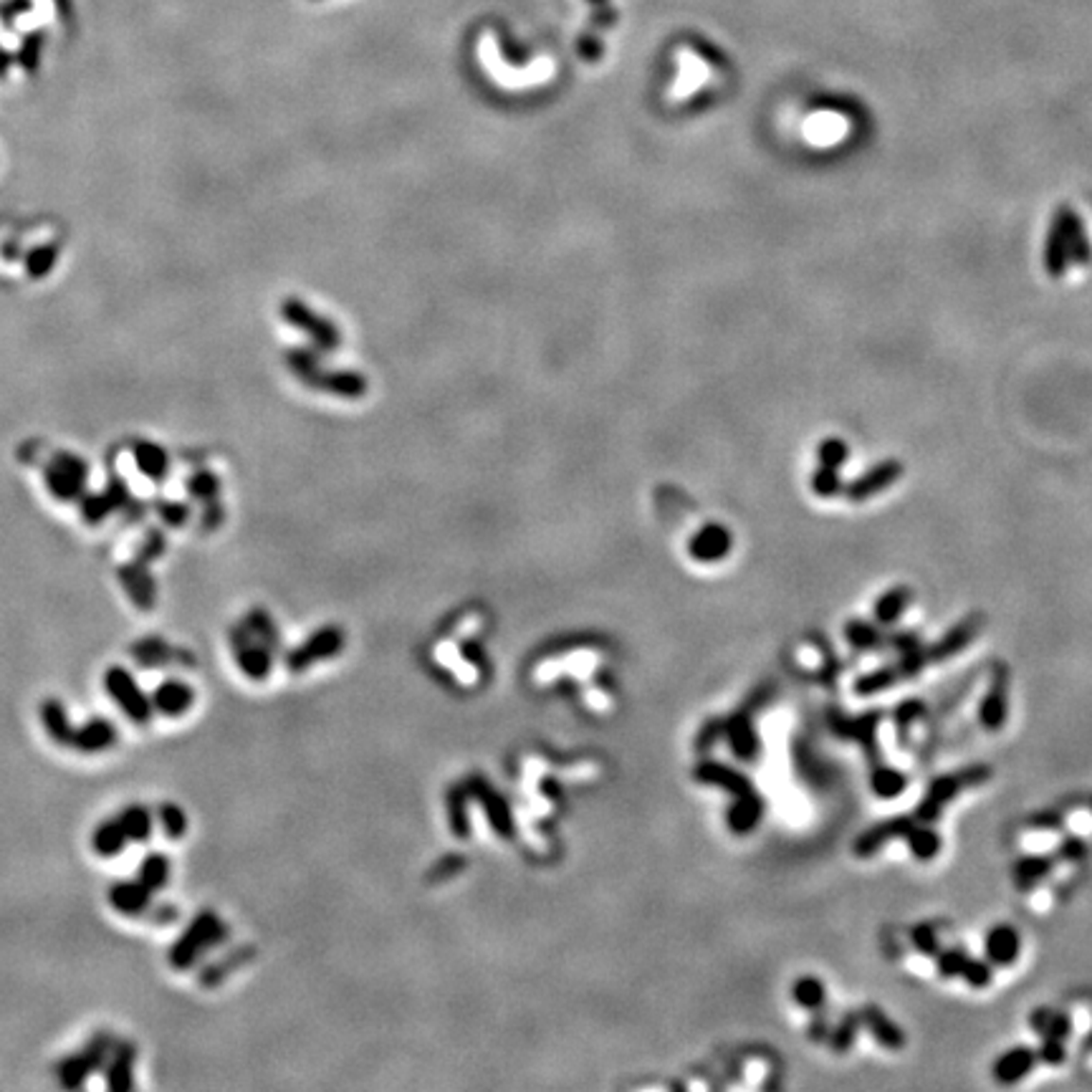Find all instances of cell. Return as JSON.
<instances>
[{"label": "cell", "mask_w": 1092, "mask_h": 1092, "mask_svg": "<svg viewBox=\"0 0 1092 1092\" xmlns=\"http://www.w3.org/2000/svg\"><path fill=\"white\" fill-rule=\"evenodd\" d=\"M119 824H122L127 839L142 842V839L150 837V832H152V815H150L145 807H137V804H134V807L124 809L122 815H119Z\"/></svg>", "instance_id": "cell-31"}, {"label": "cell", "mask_w": 1092, "mask_h": 1092, "mask_svg": "<svg viewBox=\"0 0 1092 1092\" xmlns=\"http://www.w3.org/2000/svg\"><path fill=\"white\" fill-rule=\"evenodd\" d=\"M92 842L97 854H101V857H114V854L122 853L124 845H127V835H124L119 819H112V822H104L97 827Z\"/></svg>", "instance_id": "cell-27"}, {"label": "cell", "mask_w": 1092, "mask_h": 1092, "mask_svg": "<svg viewBox=\"0 0 1092 1092\" xmlns=\"http://www.w3.org/2000/svg\"><path fill=\"white\" fill-rule=\"evenodd\" d=\"M150 898H152V890H147L139 880L137 883H114L112 885V892H109L112 906L119 913H124V916H142V913H147Z\"/></svg>", "instance_id": "cell-16"}, {"label": "cell", "mask_w": 1092, "mask_h": 1092, "mask_svg": "<svg viewBox=\"0 0 1092 1092\" xmlns=\"http://www.w3.org/2000/svg\"><path fill=\"white\" fill-rule=\"evenodd\" d=\"M48 488L56 499H77L86 481V466L69 453L56 455V461L46 470Z\"/></svg>", "instance_id": "cell-7"}, {"label": "cell", "mask_w": 1092, "mask_h": 1092, "mask_svg": "<svg viewBox=\"0 0 1092 1092\" xmlns=\"http://www.w3.org/2000/svg\"><path fill=\"white\" fill-rule=\"evenodd\" d=\"M195 693L190 691V685L180 683V680H167L162 683L152 696V708L165 715H183L187 708L193 706Z\"/></svg>", "instance_id": "cell-15"}, {"label": "cell", "mask_w": 1092, "mask_h": 1092, "mask_svg": "<svg viewBox=\"0 0 1092 1092\" xmlns=\"http://www.w3.org/2000/svg\"><path fill=\"white\" fill-rule=\"evenodd\" d=\"M169 877V860L162 854H150L142 865H139V883L145 885L147 890H160L167 885Z\"/></svg>", "instance_id": "cell-32"}, {"label": "cell", "mask_w": 1092, "mask_h": 1092, "mask_svg": "<svg viewBox=\"0 0 1092 1092\" xmlns=\"http://www.w3.org/2000/svg\"><path fill=\"white\" fill-rule=\"evenodd\" d=\"M289 361H291V370L296 372L304 382H308L311 387H322L326 393L346 395V397H360V395L367 390V382H361L357 375H346V372L344 375H342V372L322 375V372H316L314 360H311L307 352H291L289 354Z\"/></svg>", "instance_id": "cell-3"}, {"label": "cell", "mask_w": 1092, "mask_h": 1092, "mask_svg": "<svg viewBox=\"0 0 1092 1092\" xmlns=\"http://www.w3.org/2000/svg\"><path fill=\"white\" fill-rule=\"evenodd\" d=\"M847 640H850L854 647H860V650H877V647L885 643L883 632L877 630L875 625L860 623V620H854V623L847 625Z\"/></svg>", "instance_id": "cell-34"}, {"label": "cell", "mask_w": 1092, "mask_h": 1092, "mask_svg": "<svg viewBox=\"0 0 1092 1092\" xmlns=\"http://www.w3.org/2000/svg\"><path fill=\"white\" fill-rule=\"evenodd\" d=\"M966 961H969V956L963 954L961 948H951V951H943V954L939 951L941 977H946V978L961 977V971H963V966H966Z\"/></svg>", "instance_id": "cell-42"}, {"label": "cell", "mask_w": 1092, "mask_h": 1092, "mask_svg": "<svg viewBox=\"0 0 1092 1092\" xmlns=\"http://www.w3.org/2000/svg\"><path fill=\"white\" fill-rule=\"evenodd\" d=\"M845 461H847L845 440H839V438L822 440V446H819V463H822V466L839 468V466H842Z\"/></svg>", "instance_id": "cell-40"}, {"label": "cell", "mask_w": 1092, "mask_h": 1092, "mask_svg": "<svg viewBox=\"0 0 1092 1092\" xmlns=\"http://www.w3.org/2000/svg\"><path fill=\"white\" fill-rule=\"evenodd\" d=\"M860 1016H845V1022H842V1027L837 1030V1034H835V1047L837 1049H845V1047L853 1045L854 1034H857V1030H860Z\"/></svg>", "instance_id": "cell-47"}, {"label": "cell", "mask_w": 1092, "mask_h": 1092, "mask_svg": "<svg viewBox=\"0 0 1092 1092\" xmlns=\"http://www.w3.org/2000/svg\"><path fill=\"white\" fill-rule=\"evenodd\" d=\"M916 824H918L916 817L907 815L890 817V819H885V822L872 824L868 832H862L860 837H857V842H854V853L860 854V857H870V854L880 853L890 839L907 837Z\"/></svg>", "instance_id": "cell-8"}, {"label": "cell", "mask_w": 1092, "mask_h": 1092, "mask_svg": "<svg viewBox=\"0 0 1092 1092\" xmlns=\"http://www.w3.org/2000/svg\"><path fill=\"white\" fill-rule=\"evenodd\" d=\"M910 939H913V946L921 951V954L925 956H939V936H936V928L928 924L924 925H916L913 928V933H910Z\"/></svg>", "instance_id": "cell-41"}, {"label": "cell", "mask_w": 1092, "mask_h": 1092, "mask_svg": "<svg viewBox=\"0 0 1092 1092\" xmlns=\"http://www.w3.org/2000/svg\"><path fill=\"white\" fill-rule=\"evenodd\" d=\"M225 939V924L213 913L205 910L195 918L193 924L187 925V931L175 941V946L169 951V961L175 969H190L198 959H201L208 948Z\"/></svg>", "instance_id": "cell-2"}, {"label": "cell", "mask_w": 1092, "mask_h": 1092, "mask_svg": "<svg viewBox=\"0 0 1092 1092\" xmlns=\"http://www.w3.org/2000/svg\"><path fill=\"white\" fill-rule=\"evenodd\" d=\"M160 822L162 830L169 839H180L187 830V817L177 804H162L160 807Z\"/></svg>", "instance_id": "cell-36"}, {"label": "cell", "mask_w": 1092, "mask_h": 1092, "mask_svg": "<svg viewBox=\"0 0 1092 1092\" xmlns=\"http://www.w3.org/2000/svg\"><path fill=\"white\" fill-rule=\"evenodd\" d=\"M172 653H175L172 645H167V643L160 638L139 640V643H134V647H132V658H134L139 665H147V668L165 665V662L172 660Z\"/></svg>", "instance_id": "cell-29"}, {"label": "cell", "mask_w": 1092, "mask_h": 1092, "mask_svg": "<svg viewBox=\"0 0 1092 1092\" xmlns=\"http://www.w3.org/2000/svg\"><path fill=\"white\" fill-rule=\"evenodd\" d=\"M877 723H880V713H868L862 715V718H854V721H845L842 726V733L845 736H853V739L862 741V747H868L870 756L872 759H877V744H875V733H877Z\"/></svg>", "instance_id": "cell-30"}, {"label": "cell", "mask_w": 1092, "mask_h": 1092, "mask_svg": "<svg viewBox=\"0 0 1092 1092\" xmlns=\"http://www.w3.org/2000/svg\"><path fill=\"white\" fill-rule=\"evenodd\" d=\"M906 839L907 845H910V853H913V857H918V860L928 862L933 860V857H939L941 835L933 830L928 822H918Z\"/></svg>", "instance_id": "cell-25"}, {"label": "cell", "mask_w": 1092, "mask_h": 1092, "mask_svg": "<svg viewBox=\"0 0 1092 1092\" xmlns=\"http://www.w3.org/2000/svg\"><path fill=\"white\" fill-rule=\"evenodd\" d=\"M41 718H44V726H46V731L51 733V739L56 744H74L77 729L69 723V715H66L59 700H46L41 706Z\"/></svg>", "instance_id": "cell-23"}, {"label": "cell", "mask_w": 1092, "mask_h": 1092, "mask_svg": "<svg viewBox=\"0 0 1092 1092\" xmlns=\"http://www.w3.org/2000/svg\"><path fill=\"white\" fill-rule=\"evenodd\" d=\"M1072 1034V1022H1069V1016L1060 1014V1012H1052V1016H1049V1024H1047V1030L1042 1031V1037H1054V1039H1065Z\"/></svg>", "instance_id": "cell-46"}, {"label": "cell", "mask_w": 1092, "mask_h": 1092, "mask_svg": "<svg viewBox=\"0 0 1092 1092\" xmlns=\"http://www.w3.org/2000/svg\"><path fill=\"white\" fill-rule=\"evenodd\" d=\"M895 680H900V673L895 665H890V668H880V670H872V673H868V676H862L860 680H857V693L860 696H875V693L885 691V688H890Z\"/></svg>", "instance_id": "cell-35"}, {"label": "cell", "mask_w": 1092, "mask_h": 1092, "mask_svg": "<svg viewBox=\"0 0 1092 1092\" xmlns=\"http://www.w3.org/2000/svg\"><path fill=\"white\" fill-rule=\"evenodd\" d=\"M1019 948H1022V939L1012 925H996L986 933L984 951L986 959L996 966H1009L1019 959Z\"/></svg>", "instance_id": "cell-11"}, {"label": "cell", "mask_w": 1092, "mask_h": 1092, "mask_svg": "<svg viewBox=\"0 0 1092 1092\" xmlns=\"http://www.w3.org/2000/svg\"><path fill=\"white\" fill-rule=\"evenodd\" d=\"M1084 845L1080 842V839H1067L1065 845L1060 847V857H1065V860H1080V857H1084Z\"/></svg>", "instance_id": "cell-51"}, {"label": "cell", "mask_w": 1092, "mask_h": 1092, "mask_svg": "<svg viewBox=\"0 0 1092 1092\" xmlns=\"http://www.w3.org/2000/svg\"><path fill=\"white\" fill-rule=\"evenodd\" d=\"M992 779V769L989 766H984V764H977V766H966V769L956 771V774H943V777H936L928 784V789H925L924 800L918 801L916 807V819L918 822H928L933 824L936 819L941 817V812H943V807H946L948 801L956 800L959 794L963 792V789H971V786L977 784H984V782H989Z\"/></svg>", "instance_id": "cell-1"}, {"label": "cell", "mask_w": 1092, "mask_h": 1092, "mask_svg": "<svg viewBox=\"0 0 1092 1092\" xmlns=\"http://www.w3.org/2000/svg\"><path fill=\"white\" fill-rule=\"evenodd\" d=\"M1054 218L1060 220L1062 231H1065V238H1067L1069 255H1072V261L1075 263L1090 261L1092 254H1090V246H1087V236H1084V231H1083V223H1080V216H1077L1075 210L1060 208Z\"/></svg>", "instance_id": "cell-20"}, {"label": "cell", "mask_w": 1092, "mask_h": 1092, "mask_svg": "<svg viewBox=\"0 0 1092 1092\" xmlns=\"http://www.w3.org/2000/svg\"><path fill=\"white\" fill-rule=\"evenodd\" d=\"M281 316H286V319H289V324H291V326H296V329L307 331L308 337L314 339V344L322 346V349H334V346L339 344V331L334 329V326H331L326 319L316 316L314 311H311L307 304H301V301H296V299L284 301V307H281Z\"/></svg>", "instance_id": "cell-6"}, {"label": "cell", "mask_w": 1092, "mask_h": 1092, "mask_svg": "<svg viewBox=\"0 0 1092 1092\" xmlns=\"http://www.w3.org/2000/svg\"><path fill=\"white\" fill-rule=\"evenodd\" d=\"M812 488H815V493H819V496H835V493L839 491L837 468L822 466V468L815 473V478H812Z\"/></svg>", "instance_id": "cell-43"}, {"label": "cell", "mask_w": 1092, "mask_h": 1092, "mask_svg": "<svg viewBox=\"0 0 1092 1092\" xmlns=\"http://www.w3.org/2000/svg\"><path fill=\"white\" fill-rule=\"evenodd\" d=\"M906 784H907L906 774L895 769V766H883V764H877L875 769L870 771V786H872V792H875L877 797H883V800H895V797H900V794L906 792Z\"/></svg>", "instance_id": "cell-24"}, {"label": "cell", "mask_w": 1092, "mask_h": 1092, "mask_svg": "<svg viewBox=\"0 0 1092 1092\" xmlns=\"http://www.w3.org/2000/svg\"><path fill=\"white\" fill-rule=\"evenodd\" d=\"M233 647H236V655H238L240 670L246 676L263 678L269 673V655H266V650L251 643L246 627H236V632H233Z\"/></svg>", "instance_id": "cell-17"}, {"label": "cell", "mask_w": 1092, "mask_h": 1092, "mask_svg": "<svg viewBox=\"0 0 1092 1092\" xmlns=\"http://www.w3.org/2000/svg\"><path fill=\"white\" fill-rule=\"evenodd\" d=\"M1049 1016H1052V1009H1045V1007H1042V1009H1037V1012H1034V1014L1030 1016V1024H1031V1027H1034V1030L1039 1031V1034H1042V1031L1047 1030V1024H1049Z\"/></svg>", "instance_id": "cell-52"}, {"label": "cell", "mask_w": 1092, "mask_h": 1092, "mask_svg": "<svg viewBox=\"0 0 1092 1092\" xmlns=\"http://www.w3.org/2000/svg\"><path fill=\"white\" fill-rule=\"evenodd\" d=\"M127 501V491H124V485L119 484H112V488H109L104 496H92V499L84 501V506H81V511H84L86 521H101L104 516H109V511L112 508H119Z\"/></svg>", "instance_id": "cell-28"}, {"label": "cell", "mask_w": 1092, "mask_h": 1092, "mask_svg": "<svg viewBox=\"0 0 1092 1092\" xmlns=\"http://www.w3.org/2000/svg\"><path fill=\"white\" fill-rule=\"evenodd\" d=\"M977 635H978V617H969L966 623L956 625L954 630L948 632V635H943L936 645L928 647V660L941 662L948 660V658H954V655L961 653L963 647L969 645Z\"/></svg>", "instance_id": "cell-13"}, {"label": "cell", "mask_w": 1092, "mask_h": 1092, "mask_svg": "<svg viewBox=\"0 0 1092 1092\" xmlns=\"http://www.w3.org/2000/svg\"><path fill=\"white\" fill-rule=\"evenodd\" d=\"M860 1022L865 1024L870 1034H872L880 1045L888 1047V1049H900V1047L906 1045V1037H903V1031H900L898 1024L892 1022L890 1016H885L877 1007L862 1009Z\"/></svg>", "instance_id": "cell-18"}, {"label": "cell", "mask_w": 1092, "mask_h": 1092, "mask_svg": "<svg viewBox=\"0 0 1092 1092\" xmlns=\"http://www.w3.org/2000/svg\"><path fill=\"white\" fill-rule=\"evenodd\" d=\"M978 718L984 723L989 731H999L1004 721H1007V673L999 670V676L994 680V685L986 693V698L981 700V711Z\"/></svg>", "instance_id": "cell-14"}, {"label": "cell", "mask_w": 1092, "mask_h": 1092, "mask_svg": "<svg viewBox=\"0 0 1092 1092\" xmlns=\"http://www.w3.org/2000/svg\"><path fill=\"white\" fill-rule=\"evenodd\" d=\"M1067 261H1069L1067 238H1065V231H1062L1060 220L1054 218L1052 228L1047 233V248H1045L1047 273L1054 278H1060L1062 273H1065V269H1067Z\"/></svg>", "instance_id": "cell-21"}, {"label": "cell", "mask_w": 1092, "mask_h": 1092, "mask_svg": "<svg viewBox=\"0 0 1092 1092\" xmlns=\"http://www.w3.org/2000/svg\"><path fill=\"white\" fill-rule=\"evenodd\" d=\"M56 254H59V248L56 246H44L31 251V255H28V273H31L33 278L46 276L48 271H51V266H54Z\"/></svg>", "instance_id": "cell-38"}, {"label": "cell", "mask_w": 1092, "mask_h": 1092, "mask_svg": "<svg viewBox=\"0 0 1092 1092\" xmlns=\"http://www.w3.org/2000/svg\"><path fill=\"white\" fill-rule=\"evenodd\" d=\"M924 715V703H918V700H913V703H903V706L898 708V713H895V721H898L900 731H906L907 723H913L916 718H921Z\"/></svg>", "instance_id": "cell-49"}, {"label": "cell", "mask_w": 1092, "mask_h": 1092, "mask_svg": "<svg viewBox=\"0 0 1092 1092\" xmlns=\"http://www.w3.org/2000/svg\"><path fill=\"white\" fill-rule=\"evenodd\" d=\"M119 579H122L124 590L132 597V602L139 609H152L154 605V579L150 577L145 562H132L119 570Z\"/></svg>", "instance_id": "cell-12"}, {"label": "cell", "mask_w": 1092, "mask_h": 1092, "mask_svg": "<svg viewBox=\"0 0 1092 1092\" xmlns=\"http://www.w3.org/2000/svg\"><path fill=\"white\" fill-rule=\"evenodd\" d=\"M1065 1057H1067V1052H1065V1042L1062 1039L1045 1037L1042 1047L1037 1049V1060L1047 1062V1065H1062Z\"/></svg>", "instance_id": "cell-44"}, {"label": "cell", "mask_w": 1092, "mask_h": 1092, "mask_svg": "<svg viewBox=\"0 0 1092 1092\" xmlns=\"http://www.w3.org/2000/svg\"><path fill=\"white\" fill-rule=\"evenodd\" d=\"M134 455H137L139 470H145L150 478H162L167 473V455L152 443H139Z\"/></svg>", "instance_id": "cell-33"}, {"label": "cell", "mask_w": 1092, "mask_h": 1092, "mask_svg": "<svg viewBox=\"0 0 1092 1092\" xmlns=\"http://www.w3.org/2000/svg\"><path fill=\"white\" fill-rule=\"evenodd\" d=\"M961 977L966 978V981H969L974 989H984V986L992 984L994 971H992V966H989L986 961H981V959H969V961H966V966H963Z\"/></svg>", "instance_id": "cell-37"}, {"label": "cell", "mask_w": 1092, "mask_h": 1092, "mask_svg": "<svg viewBox=\"0 0 1092 1092\" xmlns=\"http://www.w3.org/2000/svg\"><path fill=\"white\" fill-rule=\"evenodd\" d=\"M104 685H107L109 696L119 703V708L130 715L132 721L137 723L150 721V715H152V700L139 691L137 680L132 678V673H127L124 668H109L107 676H104Z\"/></svg>", "instance_id": "cell-4"}, {"label": "cell", "mask_w": 1092, "mask_h": 1092, "mask_svg": "<svg viewBox=\"0 0 1092 1092\" xmlns=\"http://www.w3.org/2000/svg\"><path fill=\"white\" fill-rule=\"evenodd\" d=\"M1047 870H1049V860H1047V857H1027V860H1022L1016 865V880L1022 885L1037 883L1039 877L1047 875Z\"/></svg>", "instance_id": "cell-39"}, {"label": "cell", "mask_w": 1092, "mask_h": 1092, "mask_svg": "<svg viewBox=\"0 0 1092 1092\" xmlns=\"http://www.w3.org/2000/svg\"><path fill=\"white\" fill-rule=\"evenodd\" d=\"M114 741H116L114 723L107 721V718H94V721H89L86 726L77 729V733H74V747L81 749V751H89V754H94V751H104V749L112 747Z\"/></svg>", "instance_id": "cell-19"}, {"label": "cell", "mask_w": 1092, "mask_h": 1092, "mask_svg": "<svg viewBox=\"0 0 1092 1092\" xmlns=\"http://www.w3.org/2000/svg\"><path fill=\"white\" fill-rule=\"evenodd\" d=\"M134 1057H137V1052H134V1045H130V1042H122V1045L116 1047L114 1057H112L107 1067V1087H112V1090H130Z\"/></svg>", "instance_id": "cell-22"}, {"label": "cell", "mask_w": 1092, "mask_h": 1092, "mask_svg": "<svg viewBox=\"0 0 1092 1092\" xmlns=\"http://www.w3.org/2000/svg\"><path fill=\"white\" fill-rule=\"evenodd\" d=\"M797 996H800L801 1004L817 1007L822 1001V984L819 981H801L800 989H797Z\"/></svg>", "instance_id": "cell-48"}, {"label": "cell", "mask_w": 1092, "mask_h": 1092, "mask_svg": "<svg viewBox=\"0 0 1092 1092\" xmlns=\"http://www.w3.org/2000/svg\"><path fill=\"white\" fill-rule=\"evenodd\" d=\"M160 514L167 523H172V526H180V523L185 521L187 516H190V511H187V506H183V503H162Z\"/></svg>", "instance_id": "cell-50"}, {"label": "cell", "mask_w": 1092, "mask_h": 1092, "mask_svg": "<svg viewBox=\"0 0 1092 1092\" xmlns=\"http://www.w3.org/2000/svg\"><path fill=\"white\" fill-rule=\"evenodd\" d=\"M1034 1065H1037V1049H1030V1047H1014V1049H1009V1052H1004L999 1060L994 1062L992 1072L994 1077H996V1083L1012 1084L1030 1075Z\"/></svg>", "instance_id": "cell-10"}, {"label": "cell", "mask_w": 1092, "mask_h": 1092, "mask_svg": "<svg viewBox=\"0 0 1092 1092\" xmlns=\"http://www.w3.org/2000/svg\"><path fill=\"white\" fill-rule=\"evenodd\" d=\"M109 1049H112V1037H109V1034H97V1037L84 1047V1052L74 1054V1057H66V1060L56 1067L59 1080H62L66 1087H77V1084H81V1080H84L89 1072H94V1069L104 1065Z\"/></svg>", "instance_id": "cell-5"}, {"label": "cell", "mask_w": 1092, "mask_h": 1092, "mask_svg": "<svg viewBox=\"0 0 1092 1092\" xmlns=\"http://www.w3.org/2000/svg\"><path fill=\"white\" fill-rule=\"evenodd\" d=\"M900 476H903V463L900 461L877 463L875 468L868 470V473H862L854 484H850L847 496L853 501H868L872 499V496H877L880 491H885V488H890Z\"/></svg>", "instance_id": "cell-9"}, {"label": "cell", "mask_w": 1092, "mask_h": 1092, "mask_svg": "<svg viewBox=\"0 0 1092 1092\" xmlns=\"http://www.w3.org/2000/svg\"><path fill=\"white\" fill-rule=\"evenodd\" d=\"M913 600V592L907 587H892L877 600L875 605V620L880 625H892L903 612H906L907 602Z\"/></svg>", "instance_id": "cell-26"}, {"label": "cell", "mask_w": 1092, "mask_h": 1092, "mask_svg": "<svg viewBox=\"0 0 1092 1092\" xmlns=\"http://www.w3.org/2000/svg\"><path fill=\"white\" fill-rule=\"evenodd\" d=\"M190 491L198 496V499H213L218 493V481L213 473H208V470H203V473H195L193 478H190Z\"/></svg>", "instance_id": "cell-45"}]
</instances>
